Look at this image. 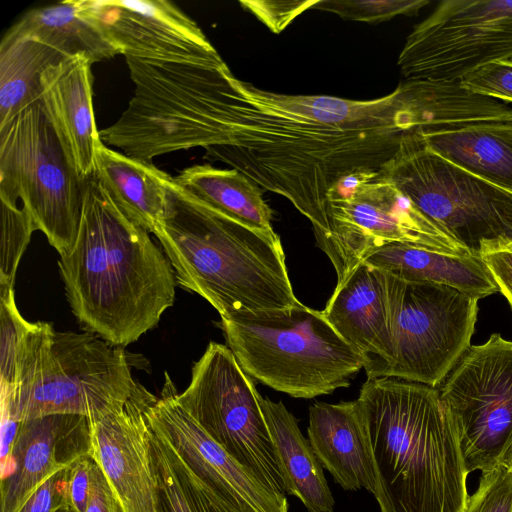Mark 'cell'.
<instances>
[{"instance_id": "6da1fadb", "label": "cell", "mask_w": 512, "mask_h": 512, "mask_svg": "<svg viewBox=\"0 0 512 512\" xmlns=\"http://www.w3.org/2000/svg\"><path fill=\"white\" fill-rule=\"evenodd\" d=\"M234 87L226 142L205 148L259 187L286 198L328 234L326 197L338 180L381 170L413 132L399 86L372 100L294 95L231 78Z\"/></svg>"}, {"instance_id": "7a4b0ae2", "label": "cell", "mask_w": 512, "mask_h": 512, "mask_svg": "<svg viewBox=\"0 0 512 512\" xmlns=\"http://www.w3.org/2000/svg\"><path fill=\"white\" fill-rule=\"evenodd\" d=\"M58 267L70 308L87 332L125 347L173 306V267L149 232L127 218L93 174L76 242Z\"/></svg>"}, {"instance_id": "3957f363", "label": "cell", "mask_w": 512, "mask_h": 512, "mask_svg": "<svg viewBox=\"0 0 512 512\" xmlns=\"http://www.w3.org/2000/svg\"><path fill=\"white\" fill-rule=\"evenodd\" d=\"M357 400L378 475L380 512H464L469 473L439 390L397 378H367Z\"/></svg>"}, {"instance_id": "277c9868", "label": "cell", "mask_w": 512, "mask_h": 512, "mask_svg": "<svg viewBox=\"0 0 512 512\" xmlns=\"http://www.w3.org/2000/svg\"><path fill=\"white\" fill-rule=\"evenodd\" d=\"M177 285L227 318L289 310L302 303L289 279L280 237L247 227L167 183L166 213L153 233Z\"/></svg>"}, {"instance_id": "5b68a950", "label": "cell", "mask_w": 512, "mask_h": 512, "mask_svg": "<svg viewBox=\"0 0 512 512\" xmlns=\"http://www.w3.org/2000/svg\"><path fill=\"white\" fill-rule=\"evenodd\" d=\"M125 58L134 94L119 119L99 131L103 143L149 161L226 142L234 88L233 74L223 60Z\"/></svg>"}, {"instance_id": "8992f818", "label": "cell", "mask_w": 512, "mask_h": 512, "mask_svg": "<svg viewBox=\"0 0 512 512\" xmlns=\"http://www.w3.org/2000/svg\"><path fill=\"white\" fill-rule=\"evenodd\" d=\"M228 347L244 372L294 398L311 399L350 385L370 363L322 311L303 304L221 318Z\"/></svg>"}, {"instance_id": "52a82bcc", "label": "cell", "mask_w": 512, "mask_h": 512, "mask_svg": "<svg viewBox=\"0 0 512 512\" xmlns=\"http://www.w3.org/2000/svg\"><path fill=\"white\" fill-rule=\"evenodd\" d=\"M87 180L44 94L0 125V200L20 199L60 256L76 242Z\"/></svg>"}, {"instance_id": "ba28073f", "label": "cell", "mask_w": 512, "mask_h": 512, "mask_svg": "<svg viewBox=\"0 0 512 512\" xmlns=\"http://www.w3.org/2000/svg\"><path fill=\"white\" fill-rule=\"evenodd\" d=\"M380 171L471 255L512 243V192L437 155L420 134L405 135Z\"/></svg>"}, {"instance_id": "9c48e42d", "label": "cell", "mask_w": 512, "mask_h": 512, "mask_svg": "<svg viewBox=\"0 0 512 512\" xmlns=\"http://www.w3.org/2000/svg\"><path fill=\"white\" fill-rule=\"evenodd\" d=\"M326 204L329 231L316 242L335 268L336 287L369 255L391 243L471 255L423 215L380 170L358 171L341 178L329 190Z\"/></svg>"}, {"instance_id": "30bf717a", "label": "cell", "mask_w": 512, "mask_h": 512, "mask_svg": "<svg viewBox=\"0 0 512 512\" xmlns=\"http://www.w3.org/2000/svg\"><path fill=\"white\" fill-rule=\"evenodd\" d=\"M137 384L122 347L87 331L54 330L17 389L12 418L76 414L93 422L123 409Z\"/></svg>"}, {"instance_id": "8fae6325", "label": "cell", "mask_w": 512, "mask_h": 512, "mask_svg": "<svg viewBox=\"0 0 512 512\" xmlns=\"http://www.w3.org/2000/svg\"><path fill=\"white\" fill-rule=\"evenodd\" d=\"M391 352L367 378H397L437 388L471 345L478 299L445 285L390 274Z\"/></svg>"}, {"instance_id": "7c38bea8", "label": "cell", "mask_w": 512, "mask_h": 512, "mask_svg": "<svg viewBox=\"0 0 512 512\" xmlns=\"http://www.w3.org/2000/svg\"><path fill=\"white\" fill-rule=\"evenodd\" d=\"M177 403L205 433L266 486L286 495L287 483L252 379L232 350L210 342L192 367Z\"/></svg>"}, {"instance_id": "4fadbf2b", "label": "cell", "mask_w": 512, "mask_h": 512, "mask_svg": "<svg viewBox=\"0 0 512 512\" xmlns=\"http://www.w3.org/2000/svg\"><path fill=\"white\" fill-rule=\"evenodd\" d=\"M512 60V0H444L407 36L397 64L406 80L459 81Z\"/></svg>"}, {"instance_id": "5bb4252c", "label": "cell", "mask_w": 512, "mask_h": 512, "mask_svg": "<svg viewBox=\"0 0 512 512\" xmlns=\"http://www.w3.org/2000/svg\"><path fill=\"white\" fill-rule=\"evenodd\" d=\"M456 424L467 472L497 465L512 438V341L470 345L437 387Z\"/></svg>"}, {"instance_id": "9a60e30c", "label": "cell", "mask_w": 512, "mask_h": 512, "mask_svg": "<svg viewBox=\"0 0 512 512\" xmlns=\"http://www.w3.org/2000/svg\"><path fill=\"white\" fill-rule=\"evenodd\" d=\"M176 393L167 372L160 397L145 390L148 423L170 441L202 479L241 512H289L286 495L266 486L212 440L177 403Z\"/></svg>"}, {"instance_id": "2e32d148", "label": "cell", "mask_w": 512, "mask_h": 512, "mask_svg": "<svg viewBox=\"0 0 512 512\" xmlns=\"http://www.w3.org/2000/svg\"><path fill=\"white\" fill-rule=\"evenodd\" d=\"M124 56L216 62L221 56L198 24L165 0H81Z\"/></svg>"}, {"instance_id": "e0dca14e", "label": "cell", "mask_w": 512, "mask_h": 512, "mask_svg": "<svg viewBox=\"0 0 512 512\" xmlns=\"http://www.w3.org/2000/svg\"><path fill=\"white\" fill-rule=\"evenodd\" d=\"M92 455L91 421L86 416L51 414L21 421L0 477V512H19L48 478Z\"/></svg>"}, {"instance_id": "ac0fdd59", "label": "cell", "mask_w": 512, "mask_h": 512, "mask_svg": "<svg viewBox=\"0 0 512 512\" xmlns=\"http://www.w3.org/2000/svg\"><path fill=\"white\" fill-rule=\"evenodd\" d=\"M145 390L138 382L123 409L91 422L92 457L108 479L122 512H158Z\"/></svg>"}, {"instance_id": "d6986e66", "label": "cell", "mask_w": 512, "mask_h": 512, "mask_svg": "<svg viewBox=\"0 0 512 512\" xmlns=\"http://www.w3.org/2000/svg\"><path fill=\"white\" fill-rule=\"evenodd\" d=\"M308 441L323 469L346 491L380 494L365 414L360 402H316L309 407Z\"/></svg>"}, {"instance_id": "ffe728a7", "label": "cell", "mask_w": 512, "mask_h": 512, "mask_svg": "<svg viewBox=\"0 0 512 512\" xmlns=\"http://www.w3.org/2000/svg\"><path fill=\"white\" fill-rule=\"evenodd\" d=\"M322 312L347 343L370 358L368 365L388 359L391 352L389 273L362 262L341 286L335 287Z\"/></svg>"}, {"instance_id": "44dd1931", "label": "cell", "mask_w": 512, "mask_h": 512, "mask_svg": "<svg viewBox=\"0 0 512 512\" xmlns=\"http://www.w3.org/2000/svg\"><path fill=\"white\" fill-rule=\"evenodd\" d=\"M91 65L84 57H67L42 75L43 94L86 178L94 174L96 151L102 142L94 118Z\"/></svg>"}, {"instance_id": "7402d4cb", "label": "cell", "mask_w": 512, "mask_h": 512, "mask_svg": "<svg viewBox=\"0 0 512 512\" xmlns=\"http://www.w3.org/2000/svg\"><path fill=\"white\" fill-rule=\"evenodd\" d=\"M365 262L401 280L449 286L478 300L499 292L482 257L391 243L374 251Z\"/></svg>"}, {"instance_id": "603a6c76", "label": "cell", "mask_w": 512, "mask_h": 512, "mask_svg": "<svg viewBox=\"0 0 512 512\" xmlns=\"http://www.w3.org/2000/svg\"><path fill=\"white\" fill-rule=\"evenodd\" d=\"M94 175L120 211L135 224L149 233L162 224L170 175L149 161L121 154L103 142L96 151Z\"/></svg>"}, {"instance_id": "cb8c5ba5", "label": "cell", "mask_w": 512, "mask_h": 512, "mask_svg": "<svg viewBox=\"0 0 512 512\" xmlns=\"http://www.w3.org/2000/svg\"><path fill=\"white\" fill-rule=\"evenodd\" d=\"M259 402L286 479L287 494L298 498L308 512H333L335 500L323 467L297 418L281 401L259 393Z\"/></svg>"}, {"instance_id": "d4e9b609", "label": "cell", "mask_w": 512, "mask_h": 512, "mask_svg": "<svg viewBox=\"0 0 512 512\" xmlns=\"http://www.w3.org/2000/svg\"><path fill=\"white\" fill-rule=\"evenodd\" d=\"M5 36L31 37L66 57L81 56L92 64L121 54L86 13L81 0L62 1L29 10Z\"/></svg>"}, {"instance_id": "484cf974", "label": "cell", "mask_w": 512, "mask_h": 512, "mask_svg": "<svg viewBox=\"0 0 512 512\" xmlns=\"http://www.w3.org/2000/svg\"><path fill=\"white\" fill-rule=\"evenodd\" d=\"M420 135L437 155L512 192V124H476Z\"/></svg>"}, {"instance_id": "4316f807", "label": "cell", "mask_w": 512, "mask_h": 512, "mask_svg": "<svg viewBox=\"0 0 512 512\" xmlns=\"http://www.w3.org/2000/svg\"><path fill=\"white\" fill-rule=\"evenodd\" d=\"M173 179L181 189L213 210L254 230L275 233L273 211L260 187L240 171L194 165Z\"/></svg>"}, {"instance_id": "83f0119b", "label": "cell", "mask_w": 512, "mask_h": 512, "mask_svg": "<svg viewBox=\"0 0 512 512\" xmlns=\"http://www.w3.org/2000/svg\"><path fill=\"white\" fill-rule=\"evenodd\" d=\"M148 439L158 512H241L202 479L149 423Z\"/></svg>"}, {"instance_id": "f1b7e54d", "label": "cell", "mask_w": 512, "mask_h": 512, "mask_svg": "<svg viewBox=\"0 0 512 512\" xmlns=\"http://www.w3.org/2000/svg\"><path fill=\"white\" fill-rule=\"evenodd\" d=\"M67 58L31 37H7L0 44V125L43 95L42 75Z\"/></svg>"}, {"instance_id": "f546056e", "label": "cell", "mask_w": 512, "mask_h": 512, "mask_svg": "<svg viewBox=\"0 0 512 512\" xmlns=\"http://www.w3.org/2000/svg\"><path fill=\"white\" fill-rule=\"evenodd\" d=\"M40 321L20 314L14 287L0 283V384L1 400L14 406L21 366L30 350Z\"/></svg>"}, {"instance_id": "4dcf8cb0", "label": "cell", "mask_w": 512, "mask_h": 512, "mask_svg": "<svg viewBox=\"0 0 512 512\" xmlns=\"http://www.w3.org/2000/svg\"><path fill=\"white\" fill-rule=\"evenodd\" d=\"M1 201L0 283L14 287L19 262L36 227L17 204Z\"/></svg>"}, {"instance_id": "1f68e13d", "label": "cell", "mask_w": 512, "mask_h": 512, "mask_svg": "<svg viewBox=\"0 0 512 512\" xmlns=\"http://www.w3.org/2000/svg\"><path fill=\"white\" fill-rule=\"evenodd\" d=\"M428 4V0H317L313 9L344 20L377 24L401 15H416Z\"/></svg>"}, {"instance_id": "d6a6232c", "label": "cell", "mask_w": 512, "mask_h": 512, "mask_svg": "<svg viewBox=\"0 0 512 512\" xmlns=\"http://www.w3.org/2000/svg\"><path fill=\"white\" fill-rule=\"evenodd\" d=\"M464 512H512V471L501 464L483 471Z\"/></svg>"}, {"instance_id": "836d02e7", "label": "cell", "mask_w": 512, "mask_h": 512, "mask_svg": "<svg viewBox=\"0 0 512 512\" xmlns=\"http://www.w3.org/2000/svg\"><path fill=\"white\" fill-rule=\"evenodd\" d=\"M459 81L471 92L512 103V60L481 65Z\"/></svg>"}, {"instance_id": "e575fe53", "label": "cell", "mask_w": 512, "mask_h": 512, "mask_svg": "<svg viewBox=\"0 0 512 512\" xmlns=\"http://www.w3.org/2000/svg\"><path fill=\"white\" fill-rule=\"evenodd\" d=\"M316 2L317 0H241L239 4L244 10L253 14L271 32L279 34L303 12L313 9Z\"/></svg>"}, {"instance_id": "d590c367", "label": "cell", "mask_w": 512, "mask_h": 512, "mask_svg": "<svg viewBox=\"0 0 512 512\" xmlns=\"http://www.w3.org/2000/svg\"><path fill=\"white\" fill-rule=\"evenodd\" d=\"M71 466L62 469L42 483L19 512H54L69 504Z\"/></svg>"}, {"instance_id": "8d00e7d4", "label": "cell", "mask_w": 512, "mask_h": 512, "mask_svg": "<svg viewBox=\"0 0 512 512\" xmlns=\"http://www.w3.org/2000/svg\"><path fill=\"white\" fill-rule=\"evenodd\" d=\"M85 512H122L108 479L95 460L91 469L90 494Z\"/></svg>"}, {"instance_id": "74e56055", "label": "cell", "mask_w": 512, "mask_h": 512, "mask_svg": "<svg viewBox=\"0 0 512 512\" xmlns=\"http://www.w3.org/2000/svg\"><path fill=\"white\" fill-rule=\"evenodd\" d=\"M92 456L72 464L69 478V505L75 512H85L90 494Z\"/></svg>"}, {"instance_id": "f35d334b", "label": "cell", "mask_w": 512, "mask_h": 512, "mask_svg": "<svg viewBox=\"0 0 512 512\" xmlns=\"http://www.w3.org/2000/svg\"><path fill=\"white\" fill-rule=\"evenodd\" d=\"M498 287L512 308V251L501 249L483 254Z\"/></svg>"}, {"instance_id": "ab89813d", "label": "cell", "mask_w": 512, "mask_h": 512, "mask_svg": "<svg viewBox=\"0 0 512 512\" xmlns=\"http://www.w3.org/2000/svg\"><path fill=\"white\" fill-rule=\"evenodd\" d=\"M499 464L505 466L510 471H512V438L510 439L500 461Z\"/></svg>"}, {"instance_id": "60d3db41", "label": "cell", "mask_w": 512, "mask_h": 512, "mask_svg": "<svg viewBox=\"0 0 512 512\" xmlns=\"http://www.w3.org/2000/svg\"><path fill=\"white\" fill-rule=\"evenodd\" d=\"M54 512H75V511L73 510V508L69 504H66V505L60 507L59 509H57Z\"/></svg>"}, {"instance_id": "b9f144b4", "label": "cell", "mask_w": 512, "mask_h": 512, "mask_svg": "<svg viewBox=\"0 0 512 512\" xmlns=\"http://www.w3.org/2000/svg\"><path fill=\"white\" fill-rule=\"evenodd\" d=\"M504 249L511 250L512 251V243L506 246Z\"/></svg>"}]
</instances>
